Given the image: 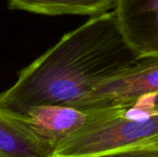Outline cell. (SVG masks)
Segmentation results:
<instances>
[{"instance_id": "30bf717a", "label": "cell", "mask_w": 158, "mask_h": 157, "mask_svg": "<svg viewBox=\"0 0 158 157\" xmlns=\"http://www.w3.org/2000/svg\"><path fill=\"white\" fill-rule=\"evenodd\" d=\"M127 148H158V135L148 141L140 143L138 144H135Z\"/></svg>"}, {"instance_id": "8992f818", "label": "cell", "mask_w": 158, "mask_h": 157, "mask_svg": "<svg viewBox=\"0 0 158 157\" xmlns=\"http://www.w3.org/2000/svg\"><path fill=\"white\" fill-rule=\"evenodd\" d=\"M53 152L19 115L0 106V157H53Z\"/></svg>"}, {"instance_id": "7a4b0ae2", "label": "cell", "mask_w": 158, "mask_h": 157, "mask_svg": "<svg viewBox=\"0 0 158 157\" xmlns=\"http://www.w3.org/2000/svg\"><path fill=\"white\" fill-rule=\"evenodd\" d=\"M92 117L54 149L53 157H97L158 135V114L135 118L125 108L91 109Z\"/></svg>"}, {"instance_id": "3957f363", "label": "cell", "mask_w": 158, "mask_h": 157, "mask_svg": "<svg viewBox=\"0 0 158 157\" xmlns=\"http://www.w3.org/2000/svg\"><path fill=\"white\" fill-rule=\"evenodd\" d=\"M157 92L158 57L141 58L96 85L74 107L128 109L142 97Z\"/></svg>"}, {"instance_id": "ba28073f", "label": "cell", "mask_w": 158, "mask_h": 157, "mask_svg": "<svg viewBox=\"0 0 158 157\" xmlns=\"http://www.w3.org/2000/svg\"><path fill=\"white\" fill-rule=\"evenodd\" d=\"M126 113L135 118H145L158 114V92L139 99Z\"/></svg>"}, {"instance_id": "6da1fadb", "label": "cell", "mask_w": 158, "mask_h": 157, "mask_svg": "<svg viewBox=\"0 0 158 157\" xmlns=\"http://www.w3.org/2000/svg\"><path fill=\"white\" fill-rule=\"evenodd\" d=\"M139 60L114 11L91 17L18 73L0 93V106L24 114L39 105L74 107L105 80Z\"/></svg>"}, {"instance_id": "9c48e42d", "label": "cell", "mask_w": 158, "mask_h": 157, "mask_svg": "<svg viewBox=\"0 0 158 157\" xmlns=\"http://www.w3.org/2000/svg\"><path fill=\"white\" fill-rule=\"evenodd\" d=\"M97 157H158V148H125Z\"/></svg>"}, {"instance_id": "277c9868", "label": "cell", "mask_w": 158, "mask_h": 157, "mask_svg": "<svg viewBox=\"0 0 158 157\" xmlns=\"http://www.w3.org/2000/svg\"><path fill=\"white\" fill-rule=\"evenodd\" d=\"M113 11L138 58L158 57V0H118Z\"/></svg>"}, {"instance_id": "5b68a950", "label": "cell", "mask_w": 158, "mask_h": 157, "mask_svg": "<svg viewBox=\"0 0 158 157\" xmlns=\"http://www.w3.org/2000/svg\"><path fill=\"white\" fill-rule=\"evenodd\" d=\"M92 113L91 109L66 105H39L18 115L55 149L60 142L82 128Z\"/></svg>"}, {"instance_id": "52a82bcc", "label": "cell", "mask_w": 158, "mask_h": 157, "mask_svg": "<svg viewBox=\"0 0 158 157\" xmlns=\"http://www.w3.org/2000/svg\"><path fill=\"white\" fill-rule=\"evenodd\" d=\"M118 0H8L9 9L46 16H97L114 8Z\"/></svg>"}]
</instances>
